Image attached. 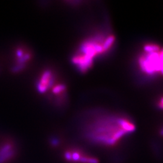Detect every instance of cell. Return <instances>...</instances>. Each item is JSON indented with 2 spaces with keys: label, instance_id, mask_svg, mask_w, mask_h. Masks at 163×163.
<instances>
[{
  "label": "cell",
  "instance_id": "1",
  "mask_svg": "<svg viewBox=\"0 0 163 163\" xmlns=\"http://www.w3.org/2000/svg\"><path fill=\"white\" fill-rule=\"evenodd\" d=\"M84 139L95 145L114 147L136 129L133 120L123 114L96 111L88 114L81 126Z\"/></svg>",
  "mask_w": 163,
  "mask_h": 163
},
{
  "label": "cell",
  "instance_id": "2",
  "mask_svg": "<svg viewBox=\"0 0 163 163\" xmlns=\"http://www.w3.org/2000/svg\"><path fill=\"white\" fill-rule=\"evenodd\" d=\"M116 37L109 31H98L84 39L76 48L71 62L80 72H87L96 60L111 52L116 44Z\"/></svg>",
  "mask_w": 163,
  "mask_h": 163
},
{
  "label": "cell",
  "instance_id": "3",
  "mask_svg": "<svg viewBox=\"0 0 163 163\" xmlns=\"http://www.w3.org/2000/svg\"><path fill=\"white\" fill-rule=\"evenodd\" d=\"M137 66L146 78L163 77V47L154 43L144 44L138 54Z\"/></svg>",
  "mask_w": 163,
  "mask_h": 163
},
{
  "label": "cell",
  "instance_id": "4",
  "mask_svg": "<svg viewBox=\"0 0 163 163\" xmlns=\"http://www.w3.org/2000/svg\"><path fill=\"white\" fill-rule=\"evenodd\" d=\"M65 159L72 163H98V160L85 152L71 149L65 153Z\"/></svg>",
  "mask_w": 163,
  "mask_h": 163
},
{
  "label": "cell",
  "instance_id": "5",
  "mask_svg": "<svg viewBox=\"0 0 163 163\" xmlns=\"http://www.w3.org/2000/svg\"><path fill=\"white\" fill-rule=\"evenodd\" d=\"M56 83V76L51 70H47L41 73L36 84L38 90L41 93H46Z\"/></svg>",
  "mask_w": 163,
  "mask_h": 163
},
{
  "label": "cell",
  "instance_id": "6",
  "mask_svg": "<svg viewBox=\"0 0 163 163\" xmlns=\"http://www.w3.org/2000/svg\"><path fill=\"white\" fill-rule=\"evenodd\" d=\"M15 144L7 140L0 144V163H8L11 161L17 154Z\"/></svg>",
  "mask_w": 163,
  "mask_h": 163
},
{
  "label": "cell",
  "instance_id": "7",
  "mask_svg": "<svg viewBox=\"0 0 163 163\" xmlns=\"http://www.w3.org/2000/svg\"><path fill=\"white\" fill-rule=\"evenodd\" d=\"M15 62L13 69L15 71H21L25 67L30 59V53L25 48H19L16 51Z\"/></svg>",
  "mask_w": 163,
  "mask_h": 163
},
{
  "label": "cell",
  "instance_id": "8",
  "mask_svg": "<svg viewBox=\"0 0 163 163\" xmlns=\"http://www.w3.org/2000/svg\"><path fill=\"white\" fill-rule=\"evenodd\" d=\"M157 106L161 109L163 111V95L160 97L157 101Z\"/></svg>",
  "mask_w": 163,
  "mask_h": 163
}]
</instances>
